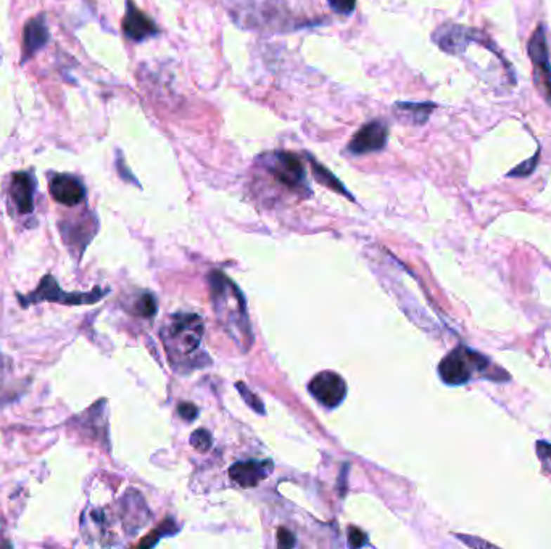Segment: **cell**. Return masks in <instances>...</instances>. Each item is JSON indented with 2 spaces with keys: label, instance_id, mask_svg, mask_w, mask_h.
Returning a JSON list of instances; mask_svg holds the SVG:
<instances>
[{
  "label": "cell",
  "instance_id": "1",
  "mask_svg": "<svg viewBox=\"0 0 551 549\" xmlns=\"http://www.w3.org/2000/svg\"><path fill=\"white\" fill-rule=\"evenodd\" d=\"M210 284L213 290L214 308H216L219 321L226 327V331L239 342L252 345L245 303L239 289H235V285L228 277L223 276L221 272H213L210 276Z\"/></svg>",
  "mask_w": 551,
  "mask_h": 549
},
{
  "label": "cell",
  "instance_id": "2",
  "mask_svg": "<svg viewBox=\"0 0 551 549\" xmlns=\"http://www.w3.org/2000/svg\"><path fill=\"white\" fill-rule=\"evenodd\" d=\"M203 337V321L195 315L171 316L162 338L171 358H186L198 348Z\"/></svg>",
  "mask_w": 551,
  "mask_h": 549
},
{
  "label": "cell",
  "instance_id": "3",
  "mask_svg": "<svg viewBox=\"0 0 551 549\" xmlns=\"http://www.w3.org/2000/svg\"><path fill=\"white\" fill-rule=\"evenodd\" d=\"M490 361L466 347H458L450 351L439 366V374L448 385H462L467 383L476 374H488Z\"/></svg>",
  "mask_w": 551,
  "mask_h": 549
},
{
  "label": "cell",
  "instance_id": "4",
  "mask_svg": "<svg viewBox=\"0 0 551 549\" xmlns=\"http://www.w3.org/2000/svg\"><path fill=\"white\" fill-rule=\"evenodd\" d=\"M264 168L279 184L285 185L292 190H302L306 187L305 166L295 153L290 152H271L261 155Z\"/></svg>",
  "mask_w": 551,
  "mask_h": 549
},
{
  "label": "cell",
  "instance_id": "5",
  "mask_svg": "<svg viewBox=\"0 0 551 549\" xmlns=\"http://www.w3.org/2000/svg\"><path fill=\"white\" fill-rule=\"evenodd\" d=\"M107 292L102 289H93L89 293H68L58 287L57 281L52 276H46L41 281L39 287L27 296H20V303L23 308L31 305H37L41 301H52V303L63 305H92L102 298Z\"/></svg>",
  "mask_w": 551,
  "mask_h": 549
},
{
  "label": "cell",
  "instance_id": "6",
  "mask_svg": "<svg viewBox=\"0 0 551 549\" xmlns=\"http://www.w3.org/2000/svg\"><path fill=\"white\" fill-rule=\"evenodd\" d=\"M529 57L533 65V78L538 87L540 94L545 97L551 105V63L547 46V34H545L543 25H540L533 32L527 46Z\"/></svg>",
  "mask_w": 551,
  "mask_h": 549
},
{
  "label": "cell",
  "instance_id": "7",
  "mask_svg": "<svg viewBox=\"0 0 551 549\" xmlns=\"http://www.w3.org/2000/svg\"><path fill=\"white\" fill-rule=\"evenodd\" d=\"M310 392L319 403L328 408H337L344 402L346 395V385L344 378L335 372L324 371L313 377L310 382Z\"/></svg>",
  "mask_w": 551,
  "mask_h": 549
},
{
  "label": "cell",
  "instance_id": "8",
  "mask_svg": "<svg viewBox=\"0 0 551 549\" xmlns=\"http://www.w3.org/2000/svg\"><path fill=\"white\" fill-rule=\"evenodd\" d=\"M389 140V128L384 121H371L351 137L349 150L354 155H365L382 150Z\"/></svg>",
  "mask_w": 551,
  "mask_h": 549
},
{
  "label": "cell",
  "instance_id": "9",
  "mask_svg": "<svg viewBox=\"0 0 551 549\" xmlns=\"http://www.w3.org/2000/svg\"><path fill=\"white\" fill-rule=\"evenodd\" d=\"M484 37L486 36H484L482 32L477 31V29H469V27H465V26L448 25V26H442L437 32H435L434 41L445 52L461 53V52L466 51L469 44L482 41Z\"/></svg>",
  "mask_w": 551,
  "mask_h": 549
},
{
  "label": "cell",
  "instance_id": "10",
  "mask_svg": "<svg viewBox=\"0 0 551 549\" xmlns=\"http://www.w3.org/2000/svg\"><path fill=\"white\" fill-rule=\"evenodd\" d=\"M123 32L128 39L142 42L158 34V27L150 16L134 5L132 0L126 2V15L123 18Z\"/></svg>",
  "mask_w": 551,
  "mask_h": 549
},
{
  "label": "cell",
  "instance_id": "11",
  "mask_svg": "<svg viewBox=\"0 0 551 549\" xmlns=\"http://www.w3.org/2000/svg\"><path fill=\"white\" fill-rule=\"evenodd\" d=\"M48 189L53 200L65 206H76L86 199V187L78 178L71 174H55Z\"/></svg>",
  "mask_w": 551,
  "mask_h": 549
},
{
  "label": "cell",
  "instance_id": "12",
  "mask_svg": "<svg viewBox=\"0 0 551 549\" xmlns=\"http://www.w3.org/2000/svg\"><path fill=\"white\" fill-rule=\"evenodd\" d=\"M34 192L36 183L30 173H16L10 184V197L15 203L16 210L27 215L34 210Z\"/></svg>",
  "mask_w": 551,
  "mask_h": 549
},
{
  "label": "cell",
  "instance_id": "13",
  "mask_svg": "<svg viewBox=\"0 0 551 549\" xmlns=\"http://www.w3.org/2000/svg\"><path fill=\"white\" fill-rule=\"evenodd\" d=\"M48 39H51V32H48L44 16H36L27 21L23 29V62L34 57Z\"/></svg>",
  "mask_w": 551,
  "mask_h": 549
},
{
  "label": "cell",
  "instance_id": "14",
  "mask_svg": "<svg viewBox=\"0 0 551 549\" xmlns=\"http://www.w3.org/2000/svg\"><path fill=\"white\" fill-rule=\"evenodd\" d=\"M271 463H260V461H249V463H237L229 469V475L237 485L242 488L257 487L271 472Z\"/></svg>",
  "mask_w": 551,
  "mask_h": 549
},
{
  "label": "cell",
  "instance_id": "15",
  "mask_svg": "<svg viewBox=\"0 0 551 549\" xmlns=\"http://www.w3.org/2000/svg\"><path fill=\"white\" fill-rule=\"evenodd\" d=\"M435 103H410V102H398L395 103V110L400 113V117H403L408 123L421 126L424 123H427L429 117L435 110Z\"/></svg>",
  "mask_w": 551,
  "mask_h": 549
},
{
  "label": "cell",
  "instance_id": "16",
  "mask_svg": "<svg viewBox=\"0 0 551 549\" xmlns=\"http://www.w3.org/2000/svg\"><path fill=\"white\" fill-rule=\"evenodd\" d=\"M310 161H311L313 171H315V176H316V179L319 180V183L324 184V185H329V187H330V189H334L335 192H340V194H344V195H346V197H350L349 192H346L344 185L340 184V180H339L337 178H335V176H334L332 173H330L329 169H326L324 166H321V164L316 163L315 160H313V158H310Z\"/></svg>",
  "mask_w": 551,
  "mask_h": 549
},
{
  "label": "cell",
  "instance_id": "17",
  "mask_svg": "<svg viewBox=\"0 0 551 549\" xmlns=\"http://www.w3.org/2000/svg\"><path fill=\"white\" fill-rule=\"evenodd\" d=\"M538 158H540V150H537V153L531 158V160H526L524 163H521L519 166L512 169V171H510L508 176L510 178H527V176H531L533 171H536Z\"/></svg>",
  "mask_w": 551,
  "mask_h": 549
},
{
  "label": "cell",
  "instance_id": "18",
  "mask_svg": "<svg viewBox=\"0 0 551 549\" xmlns=\"http://www.w3.org/2000/svg\"><path fill=\"white\" fill-rule=\"evenodd\" d=\"M136 312L137 315L144 316V317H150L157 312V303H155V298L150 293H145L142 295L139 300H137L136 303Z\"/></svg>",
  "mask_w": 551,
  "mask_h": 549
},
{
  "label": "cell",
  "instance_id": "19",
  "mask_svg": "<svg viewBox=\"0 0 551 549\" xmlns=\"http://www.w3.org/2000/svg\"><path fill=\"white\" fill-rule=\"evenodd\" d=\"M190 443H192V447L198 449V451H208V449H210V447H212V437H210V433L203 429L195 430L190 437Z\"/></svg>",
  "mask_w": 551,
  "mask_h": 549
},
{
  "label": "cell",
  "instance_id": "20",
  "mask_svg": "<svg viewBox=\"0 0 551 549\" xmlns=\"http://www.w3.org/2000/svg\"><path fill=\"white\" fill-rule=\"evenodd\" d=\"M328 4L335 13L344 16H349L354 13L356 7V0H328Z\"/></svg>",
  "mask_w": 551,
  "mask_h": 549
},
{
  "label": "cell",
  "instance_id": "21",
  "mask_svg": "<svg viewBox=\"0 0 551 549\" xmlns=\"http://www.w3.org/2000/svg\"><path fill=\"white\" fill-rule=\"evenodd\" d=\"M349 541H350L351 546L361 548L366 543V535L363 534L360 529H356V527H350V529H349Z\"/></svg>",
  "mask_w": 551,
  "mask_h": 549
},
{
  "label": "cell",
  "instance_id": "22",
  "mask_svg": "<svg viewBox=\"0 0 551 549\" xmlns=\"http://www.w3.org/2000/svg\"><path fill=\"white\" fill-rule=\"evenodd\" d=\"M178 411H179V416L186 421H194L198 414V409L192 403H181Z\"/></svg>",
  "mask_w": 551,
  "mask_h": 549
},
{
  "label": "cell",
  "instance_id": "23",
  "mask_svg": "<svg viewBox=\"0 0 551 549\" xmlns=\"http://www.w3.org/2000/svg\"><path fill=\"white\" fill-rule=\"evenodd\" d=\"M278 543H279L280 548H292V546H295V536L292 535L289 530L279 529V531H278Z\"/></svg>",
  "mask_w": 551,
  "mask_h": 549
},
{
  "label": "cell",
  "instance_id": "24",
  "mask_svg": "<svg viewBox=\"0 0 551 549\" xmlns=\"http://www.w3.org/2000/svg\"><path fill=\"white\" fill-rule=\"evenodd\" d=\"M537 454L545 464L551 463V444L548 442H537Z\"/></svg>",
  "mask_w": 551,
  "mask_h": 549
},
{
  "label": "cell",
  "instance_id": "25",
  "mask_svg": "<svg viewBox=\"0 0 551 549\" xmlns=\"http://www.w3.org/2000/svg\"><path fill=\"white\" fill-rule=\"evenodd\" d=\"M237 387H239V390L242 392V397H244L245 402L249 403V404H252V408L255 409V411H258V413H263L261 404H260V402H258V399H257L255 397H253V393H252V392H247L245 387L242 385V383H239V385H237Z\"/></svg>",
  "mask_w": 551,
  "mask_h": 549
},
{
  "label": "cell",
  "instance_id": "26",
  "mask_svg": "<svg viewBox=\"0 0 551 549\" xmlns=\"http://www.w3.org/2000/svg\"><path fill=\"white\" fill-rule=\"evenodd\" d=\"M458 538L461 541H465L467 546H471V548H476V546H482V548H492L493 545H490V543H487V541H484V540H476V538H469V536H466V535H458Z\"/></svg>",
  "mask_w": 551,
  "mask_h": 549
}]
</instances>
